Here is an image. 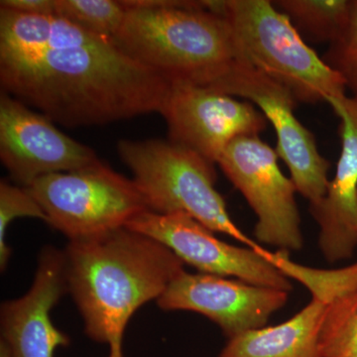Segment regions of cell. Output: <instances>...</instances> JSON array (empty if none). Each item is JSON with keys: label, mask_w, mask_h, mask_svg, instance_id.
Returning <instances> with one entry per match:
<instances>
[{"label": "cell", "mask_w": 357, "mask_h": 357, "mask_svg": "<svg viewBox=\"0 0 357 357\" xmlns=\"http://www.w3.org/2000/svg\"><path fill=\"white\" fill-rule=\"evenodd\" d=\"M289 292L225 277L183 271L157 300L164 311H191L217 324L227 337L264 328Z\"/></svg>", "instance_id": "obj_12"}, {"label": "cell", "mask_w": 357, "mask_h": 357, "mask_svg": "<svg viewBox=\"0 0 357 357\" xmlns=\"http://www.w3.org/2000/svg\"><path fill=\"white\" fill-rule=\"evenodd\" d=\"M0 8L30 15H56V0H1Z\"/></svg>", "instance_id": "obj_22"}, {"label": "cell", "mask_w": 357, "mask_h": 357, "mask_svg": "<svg viewBox=\"0 0 357 357\" xmlns=\"http://www.w3.org/2000/svg\"><path fill=\"white\" fill-rule=\"evenodd\" d=\"M211 89L255 103L273 126L277 154L287 165L297 192L310 206L321 202L330 184V162L319 153L311 131L294 114L297 100L292 93L245 61Z\"/></svg>", "instance_id": "obj_8"}, {"label": "cell", "mask_w": 357, "mask_h": 357, "mask_svg": "<svg viewBox=\"0 0 357 357\" xmlns=\"http://www.w3.org/2000/svg\"><path fill=\"white\" fill-rule=\"evenodd\" d=\"M278 158L276 150L258 136H243L225 148L218 164L255 211L258 241L287 252L298 251L303 234L297 190L282 173Z\"/></svg>", "instance_id": "obj_7"}, {"label": "cell", "mask_w": 357, "mask_h": 357, "mask_svg": "<svg viewBox=\"0 0 357 357\" xmlns=\"http://www.w3.org/2000/svg\"><path fill=\"white\" fill-rule=\"evenodd\" d=\"M328 103L342 122V152L326 196L310 210L319 227L321 253L335 263L351 258L357 248V96Z\"/></svg>", "instance_id": "obj_14"}, {"label": "cell", "mask_w": 357, "mask_h": 357, "mask_svg": "<svg viewBox=\"0 0 357 357\" xmlns=\"http://www.w3.org/2000/svg\"><path fill=\"white\" fill-rule=\"evenodd\" d=\"M169 138L218 163L225 148L243 136H258L266 128L262 112L248 102L217 89L173 83L161 112Z\"/></svg>", "instance_id": "obj_10"}, {"label": "cell", "mask_w": 357, "mask_h": 357, "mask_svg": "<svg viewBox=\"0 0 357 357\" xmlns=\"http://www.w3.org/2000/svg\"><path fill=\"white\" fill-rule=\"evenodd\" d=\"M68 292L64 251L47 246L39 256L31 288L1 305V340L10 357H54L70 337L54 326L51 311Z\"/></svg>", "instance_id": "obj_13"}, {"label": "cell", "mask_w": 357, "mask_h": 357, "mask_svg": "<svg viewBox=\"0 0 357 357\" xmlns=\"http://www.w3.org/2000/svg\"><path fill=\"white\" fill-rule=\"evenodd\" d=\"M43 208L47 223L70 241L121 229L148 211L133 180L102 161L37 178L29 187Z\"/></svg>", "instance_id": "obj_6"}, {"label": "cell", "mask_w": 357, "mask_h": 357, "mask_svg": "<svg viewBox=\"0 0 357 357\" xmlns=\"http://www.w3.org/2000/svg\"><path fill=\"white\" fill-rule=\"evenodd\" d=\"M0 158L14 182L70 172L100 161L91 147L73 139L40 112L8 93L0 95Z\"/></svg>", "instance_id": "obj_11"}, {"label": "cell", "mask_w": 357, "mask_h": 357, "mask_svg": "<svg viewBox=\"0 0 357 357\" xmlns=\"http://www.w3.org/2000/svg\"><path fill=\"white\" fill-rule=\"evenodd\" d=\"M35 218L47 222L43 208L26 187H17L2 180L0 183V267L6 269L11 256L7 245L6 230L18 218Z\"/></svg>", "instance_id": "obj_20"}, {"label": "cell", "mask_w": 357, "mask_h": 357, "mask_svg": "<svg viewBox=\"0 0 357 357\" xmlns=\"http://www.w3.org/2000/svg\"><path fill=\"white\" fill-rule=\"evenodd\" d=\"M319 351L321 357H357V290L326 307Z\"/></svg>", "instance_id": "obj_18"}, {"label": "cell", "mask_w": 357, "mask_h": 357, "mask_svg": "<svg viewBox=\"0 0 357 357\" xmlns=\"http://www.w3.org/2000/svg\"><path fill=\"white\" fill-rule=\"evenodd\" d=\"M222 17L241 60L287 89L297 102L345 95L344 77L319 57L270 0H225Z\"/></svg>", "instance_id": "obj_4"}, {"label": "cell", "mask_w": 357, "mask_h": 357, "mask_svg": "<svg viewBox=\"0 0 357 357\" xmlns=\"http://www.w3.org/2000/svg\"><path fill=\"white\" fill-rule=\"evenodd\" d=\"M64 255L68 292L84 333L109 345L107 357H123L129 319L184 271L185 263L164 244L126 227L69 241Z\"/></svg>", "instance_id": "obj_2"}, {"label": "cell", "mask_w": 357, "mask_h": 357, "mask_svg": "<svg viewBox=\"0 0 357 357\" xmlns=\"http://www.w3.org/2000/svg\"><path fill=\"white\" fill-rule=\"evenodd\" d=\"M126 227L164 244L201 273L236 277L253 285L287 292L292 290L288 277L266 257V249L255 250L225 243L187 213L143 211L129 220Z\"/></svg>", "instance_id": "obj_9"}, {"label": "cell", "mask_w": 357, "mask_h": 357, "mask_svg": "<svg viewBox=\"0 0 357 357\" xmlns=\"http://www.w3.org/2000/svg\"><path fill=\"white\" fill-rule=\"evenodd\" d=\"M117 151L132 172L148 211L187 213L211 231L227 234L255 250L263 248L230 218L215 189V164L170 140H121Z\"/></svg>", "instance_id": "obj_5"}, {"label": "cell", "mask_w": 357, "mask_h": 357, "mask_svg": "<svg viewBox=\"0 0 357 357\" xmlns=\"http://www.w3.org/2000/svg\"><path fill=\"white\" fill-rule=\"evenodd\" d=\"M324 61L344 77L347 88L357 96V0L351 15L337 40L331 43Z\"/></svg>", "instance_id": "obj_21"}, {"label": "cell", "mask_w": 357, "mask_h": 357, "mask_svg": "<svg viewBox=\"0 0 357 357\" xmlns=\"http://www.w3.org/2000/svg\"><path fill=\"white\" fill-rule=\"evenodd\" d=\"M273 3L298 31L312 41L333 43L349 21L354 0H277Z\"/></svg>", "instance_id": "obj_16"}, {"label": "cell", "mask_w": 357, "mask_h": 357, "mask_svg": "<svg viewBox=\"0 0 357 357\" xmlns=\"http://www.w3.org/2000/svg\"><path fill=\"white\" fill-rule=\"evenodd\" d=\"M266 257L275 266L294 280L309 289L312 299L326 305L357 290V262L338 269H317L298 264L289 258L287 251H268Z\"/></svg>", "instance_id": "obj_17"}, {"label": "cell", "mask_w": 357, "mask_h": 357, "mask_svg": "<svg viewBox=\"0 0 357 357\" xmlns=\"http://www.w3.org/2000/svg\"><path fill=\"white\" fill-rule=\"evenodd\" d=\"M123 4L128 13L115 44L171 84L213 88L241 62L229 23L204 0Z\"/></svg>", "instance_id": "obj_3"}, {"label": "cell", "mask_w": 357, "mask_h": 357, "mask_svg": "<svg viewBox=\"0 0 357 357\" xmlns=\"http://www.w3.org/2000/svg\"><path fill=\"white\" fill-rule=\"evenodd\" d=\"M0 357H10L9 354L8 347L4 344V342H0Z\"/></svg>", "instance_id": "obj_23"}, {"label": "cell", "mask_w": 357, "mask_h": 357, "mask_svg": "<svg viewBox=\"0 0 357 357\" xmlns=\"http://www.w3.org/2000/svg\"><path fill=\"white\" fill-rule=\"evenodd\" d=\"M126 13L116 0H56V15L105 38H115Z\"/></svg>", "instance_id": "obj_19"}, {"label": "cell", "mask_w": 357, "mask_h": 357, "mask_svg": "<svg viewBox=\"0 0 357 357\" xmlns=\"http://www.w3.org/2000/svg\"><path fill=\"white\" fill-rule=\"evenodd\" d=\"M21 50L0 49L1 91L67 128L161 112L171 83L114 39L58 15H31Z\"/></svg>", "instance_id": "obj_1"}, {"label": "cell", "mask_w": 357, "mask_h": 357, "mask_svg": "<svg viewBox=\"0 0 357 357\" xmlns=\"http://www.w3.org/2000/svg\"><path fill=\"white\" fill-rule=\"evenodd\" d=\"M328 305L312 299L280 325L229 338L220 357H321L319 333Z\"/></svg>", "instance_id": "obj_15"}]
</instances>
